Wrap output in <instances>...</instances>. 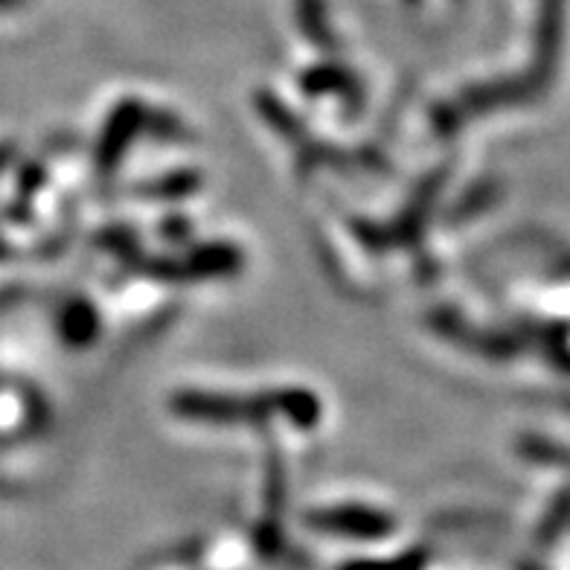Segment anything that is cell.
<instances>
[{
	"label": "cell",
	"mask_w": 570,
	"mask_h": 570,
	"mask_svg": "<svg viewBox=\"0 0 570 570\" xmlns=\"http://www.w3.org/2000/svg\"><path fill=\"white\" fill-rule=\"evenodd\" d=\"M0 3H3V0H0Z\"/></svg>",
	"instance_id": "cell-1"
}]
</instances>
